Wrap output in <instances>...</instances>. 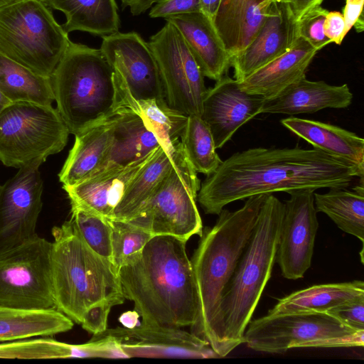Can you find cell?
<instances>
[{
    "mask_svg": "<svg viewBox=\"0 0 364 364\" xmlns=\"http://www.w3.org/2000/svg\"><path fill=\"white\" fill-rule=\"evenodd\" d=\"M363 176L353 165L315 148L256 147L223 161L196 198L206 214L218 215L226 205L253 196L346 188Z\"/></svg>",
    "mask_w": 364,
    "mask_h": 364,
    "instance_id": "6da1fadb",
    "label": "cell"
},
{
    "mask_svg": "<svg viewBox=\"0 0 364 364\" xmlns=\"http://www.w3.org/2000/svg\"><path fill=\"white\" fill-rule=\"evenodd\" d=\"M186 242L156 235L139 257L118 269L125 299L146 324L183 328L194 326L198 299Z\"/></svg>",
    "mask_w": 364,
    "mask_h": 364,
    "instance_id": "7a4b0ae2",
    "label": "cell"
},
{
    "mask_svg": "<svg viewBox=\"0 0 364 364\" xmlns=\"http://www.w3.org/2000/svg\"><path fill=\"white\" fill-rule=\"evenodd\" d=\"M267 195L251 196L235 211L223 209L213 227L203 228L191 259L198 299V316L193 333L208 341L219 357L225 356L220 316L223 294Z\"/></svg>",
    "mask_w": 364,
    "mask_h": 364,
    "instance_id": "3957f363",
    "label": "cell"
},
{
    "mask_svg": "<svg viewBox=\"0 0 364 364\" xmlns=\"http://www.w3.org/2000/svg\"><path fill=\"white\" fill-rule=\"evenodd\" d=\"M50 272L55 308L80 324L90 307L125 299L118 270L86 244L70 219L51 230Z\"/></svg>",
    "mask_w": 364,
    "mask_h": 364,
    "instance_id": "277c9868",
    "label": "cell"
},
{
    "mask_svg": "<svg viewBox=\"0 0 364 364\" xmlns=\"http://www.w3.org/2000/svg\"><path fill=\"white\" fill-rule=\"evenodd\" d=\"M284 204L269 193L223 294L220 316L225 356L244 343L251 321L276 262Z\"/></svg>",
    "mask_w": 364,
    "mask_h": 364,
    "instance_id": "5b68a950",
    "label": "cell"
},
{
    "mask_svg": "<svg viewBox=\"0 0 364 364\" xmlns=\"http://www.w3.org/2000/svg\"><path fill=\"white\" fill-rule=\"evenodd\" d=\"M50 78L56 109L75 136L123 109L114 71L100 49L71 41Z\"/></svg>",
    "mask_w": 364,
    "mask_h": 364,
    "instance_id": "8992f818",
    "label": "cell"
},
{
    "mask_svg": "<svg viewBox=\"0 0 364 364\" xmlns=\"http://www.w3.org/2000/svg\"><path fill=\"white\" fill-rule=\"evenodd\" d=\"M71 41L46 0H16L0 7V53L51 77Z\"/></svg>",
    "mask_w": 364,
    "mask_h": 364,
    "instance_id": "52a82bcc",
    "label": "cell"
},
{
    "mask_svg": "<svg viewBox=\"0 0 364 364\" xmlns=\"http://www.w3.org/2000/svg\"><path fill=\"white\" fill-rule=\"evenodd\" d=\"M244 343L267 353L294 348L363 347L364 330L350 328L328 312L267 314L249 322Z\"/></svg>",
    "mask_w": 364,
    "mask_h": 364,
    "instance_id": "ba28073f",
    "label": "cell"
},
{
    "mask_svg": "<svg viewBox=\"0 0 364 364\" xmlns=\"http://www.w3.org/2000/svg\"><path fill=\"white\" fill-rule=\"evenodd\" d=\"M200 187L197 172L186 158L181 144L168 174L136 214L125 221L153 236L169 235L187 242L193 235H200L203 230L196 203Z\"/></svg>",
    "mask_w": 364,
    "mask_h": 364,
    "instance_id": "9c48e42d",
    "label": "cell"
},
{
    "mask_svg": "<svg viewBox=\"0 0 364 364\" xmlns=\"http://www.w3.org/2000/svg\"><path fill=\"white\" fill-rule=\"evenodd\" d=\"M70 132L57 109L32 102H11L0 113V161L21 166L57 154Z\"/></svg>",
    "mask_w": 364,
    "mask_h": 364,
    "instance_id": "30bf717a",
    "label": "cell"
},
{
    "mask_svg": "<svg viewBox=\"0 0 364 364\" xmlns=\"http://www.w3.org/2000/svg\"><path fill=\"white\" fill-rule=\"evenodd\" d=\"M51 242L41 237L0 255V305L27 309L55 308Z\"/></svg>",
    "mask_w": 364,
    "mask_h": 364,
    "instance_id": "8fae6325",
    "label": "cell"
},
{
    "mask_svg": "<svg viewBox=\"0 0 364 364\" xmlns=\"http://www.w3.org/2000/svg\"><path fill=\"white\" fill-rule=\"evenodd\" d=\"M148 43L159 67L168 106L187 116L200 117L207 91L204 76L181 33L166 21Z\"/></svg>",
    "mask_w": 364,
    "mask_h": 364,
    "instance_id": "7c38bea8",
    "label": "cell"
},
{
    "mask_svg": "<svg viewBox=\"0 0 364 364\" xmlns=\"http://www.w3.org/2000/svg\"><path fill=\"white\" fill-rule=\"evenodd\" d=\"M36 159L18 168L0 188V255L38 237L36 224L42 209L43 180Z\"/></svg>",
    "mask_w": 364,
    "mask_h": 364,
    "instance_id": "4fadbf2b",
    "label": "cell"
},
{
    "mask_svg": "<svg viewBox=\"0 0 364 364\" xmlns=\"http://www.w3.org/2000/svg\"><path fill=\"white\" fill-rule=\"evenodd\" d=\"M102 39V54L136 101L165 100L156 58L139 33L117 31Z\"/></svg>",
    "mask_w": 364,
    "mask_h": 364,
    "instance_id": "5bb4252c",
    "label": "cell"
},
{
    "mask_svg": "<svg viewBox=\"0 0 364 364\" xmlns=\"http://www.w3.org/2000/svg\"><path fill=\"white\" fill-rule=\"evenodd\" d=\"M314 193L292 192L284 203L276 262L287 279L302 278L311 264L318 228Z\"/></svg>",
    "mask_w": 364,
    "mask_h": 364,
    "instance_id": "9a60e30c",
    "label": "cell"
},
{
    "mask_svg": "<svg viewBox=\"0 0 364 364\" xmlns=\"http://www.w3.org/2000/svg\"><path fill=\"white\" fill-rule=\"evenodd\" d=\"M114 338L127 358L132 357L220 358L208 341L181 328L140 323L132 328L106 329Z\"/></svg>",
    "mask_w": 364,
    "mask_h": 364,
    "instance_id": "2e32d148",
    "label": "cell"
},
{
    "mask_svg": "<svg viewBox=\"0 0 364 364\" xmlns=\"http://www.w3.org/2000/svg\"><path fill=\"white\" fill-rule=\"evenodd\" d=\"M264 101L242 90L239 82L226 75L207 89L200 117L211 132L215 148L223 147L241 126L260 114Z\"/></svg>",
    "mask_w": 364,
    "mask_h": 364,
    "instance_id": "e0dca14e",
    "label": "cell"
},
{
    "mask_svg": "<svg viewBox=\"0 0 364 364\" xmlns=\"http://www.w3.org/2000/svg\"><path fill=\"white\" fill-rule=\"evenodd\" d=\"M299 37V23L289 3L274 1L270 14L252 41L232 58L235 79L242 82L289 50Z\"/></svg>",
    "mask_w": 364,
    "mask_h": 364,
    "instance_id": "ac0fdd59",
    "label": "cell"
},
{
    "mask_svg": "<svg viewBox=\"0 0 364 364\" xmlns=\"http://www.w3.org/2000/svg\"><path fill=\"white\" fill-rule=\"evenodd\" d=\"M156 150L129 166L106 170L73 186H63L70 205L112 220L114 209L127 186Z\"/></svg>",
    "mask_w": 364,
    "mask_h": 364,
    "instance_id": "d6986e66",
    "label": "cell"
},
{
    "mask_svg": "<svg viewBox=\"0 0 364 364\" xmlns=\"http://www.w3.org/2000/svg\"><path fill=\"white\" fill-rule=\"evenodd\" d=\"M166 21L181 33L204 77L218 81L225 75L232 58L213 22L204 14H179Z\"/></svg>",
    "mask_w": 364,
    "mask_h": 364,
    "instance_id": "ffe728a7",
    "label": "cell"
},
{
    "mask_svg": "<svg viewBox=\"0 0 364 364\" xmlns=\"http://www.w3.org/2000/svg\"><path fill=\"white\" fill-rule=\"evenodd\" d=\"M318 52L307 41L299 37L289 50L239 82L240 87L264 100L275 97L306 76Z\"/></svg>",
    "mask_w": 364,
    "mask_h": 364,
    "instance_id": "44dd1931",
    "label": "cell"
},
{
    "mask_svg": "<svg viewBox=\"0 0 364 364\" xmlns=\"http://www.w3.org/2000/svg\"><path fill=\"white\" fill-rule=\"evenodd\" d=\"M353 97L347 84L331 85L304 76L278 96L264 100L261 113L293 115L325 108L343 109L351 104Z\"/></svg>",
    "mask_w": 364,
    "mask_h": 364,
    "instance_id": "7402d4cb",
    "label": "cell"
},
{
    "mask_svg": "<svg viewBox=\"0 0 364 364\" xmlns=\"http://www.w3.org/2000/svg\"><path fill=\"white\" fill-rule=\"evenodd\" d=\"M274 0H220L213 26L232 58L252 41Z\"/></svg>",
    "mask_w": 364,
    "mask_h": 364,
    "instance_id": "603a6c76",
    "label": "cell"
},
{
    "mask_svg": "<svg viewBox=\"0 0 364 364\" xmlns=\"http://www.w3.org/2000/svg\"><path fill=\"white\" fill-rule=\"evenodd\" d=\"M161 146L140 113L123 108L117 114L112 141L104 162L95 174L137 162Z\"/></svg>",
    "mask_w": 364,
    "mask_h": 364,
    "instance_id": "cb8c5ba5",
    "label": "cell"
},
{
    "mask_svg": "<svg viewBox=\"0 0 364 364\" xmlns=\"http://www.w3.org/2000/svg\"><path fill=\"white\" fill-rule=\"evenodd\" d=\"M117 114L75 135L58 174L63 186L75 185L100 169L112 141Z\"/></svg>",
    "mask_w": 364,
    "mask_h": 364,
    "instance_id": "d4e9b609",
    "label": "cell"
},
{
    "mask_svg": "<svg viewBox=\"0 0 364 364\" xmlns=\"http://www.w3.org/2000/svg\"><path fill=\"white\" fill-rule=\"evenodd\" d=\"M282 124L314 148L355 166L364 173V139L331 124L290 117Z\"/></svg>",
    "mask_w": 364,
    "mask_h": 364,
    "instance_id": "484cf974",
    "label": "cell"
},
{
    "mask_svg": "<svg viewBox=\"0 0 364 364\" xmlns=\"http://www.w3.org/2000/svg\"><path fill=\"white\" fill-rule=\"evenodd\" d=\"M74 322L55 308L27 309L0 305V343L67 332Z\"/></svg>",
    "mask_w": 364,
    "mask_h": 364,
    "instance_id": "4316f807",
    "label": "cell"
},
{
    "mask_svg": "<svg viewBox=\"0 0 364 364\" xmlns=\"http://www.w3.org/2000/svg\"><path fill=\"white\" fill-rule=\"evenodd\" d=\"M360 299H364L363 281L318 284L294 291L279 299L268 314L323 313Z\"/></svg>",
    "mask_w": 364,
    "mask_h": 364,
    "instance_id": "83f0119b",
    "label": "cell"
},
{
    "mask_svg": "<svg viewBox=\"0 0 364 364\" xmlns=\"http://www.w3.org/2000/svg\"><path fill=\"white\" fill-rule=\"evenodd\" d=\"M48 6L62 11L66 33L79 31L97 36L119 31L120 19L115 0H46Z\"/></svg>",
    "mask_w": 364,
    "mask_h": 364,
    "instance_id": "f1b7e54d",
    "label": "cell"
},
{
    "mask_svg": "<svg viewBox=\"0 0 364 364\" xmlns=\"http://www.w3.org/2000/svg\"><path fill=\"white\" fill-rule=\"evenodd\" d=\"M181 144L180 141L173 149H166L162 146L156 149L127 186L114 209L113 219L129 220L136 214L173 166Z\"/></svg>",
    "mask_w": 364,
    "mask_h": 364,
    "instance_id": "f546056e",
    "label": "cell"
},
{
    "mask_svg": "<svg viewBox=\"0 0 364 364\" xmlns=\"http://www.w3.org/2000/svg\"><path fill=\"white\" fill-rule=\"evenodd\" d=\"M0 90L11 102L50 106L55 101L50 77L40 75L1 53Z\"/></svg>",
    "mask_w": 364,
    "mask_h": 364,
    "instance_id": "4dcf8cb0",
    "label": "cell"
},
{
    "mask_svg": "<svg viewBox=\"0 0 364 364\" xmlns=\"http://www.w3.org/2000/svg\"><path fill=\"white\" fill-rule=\"evenodd\" d=\"M317 212L327 215L343 232L364 241V194L345 188L314 193Z\"/></svg>",
    "mask_w": 364,
    "mask_h": 364,
    "instance_id": "1f68e13d",
    "label": "cell"
},
{
    "mask_svg": "<svg viewBox=\"0 0 364 364\" xmlns=\"http://www.w3.org/2000/svg\"><path fill=\"white\" fill-rule=\"evenodd\" d=\"M127 107L140 113L164 148L173 149L181 141L188 116L169 107L166 100L136 101L130 97Z\"/></svg>",
    "mask_w": 364,
    "mask_h": 364,
    "instance_id": "d6a6232c",
    "label": "cell"
},
{
    "mask_svg": "<svg viewBox=\"0 0 364 364\" xmlns=\"http://www.w3.org/2000/svg\"><path fill=\"white\" fill-rule=\"evenodd\" d=\"M91 356L88 342L83 344H69L49 336L0 343V358L50 359Z\"/></svg>",
    "mask_w": 364,
    "mask_h": 364,
    "instance_id": "836d02e7",
    "label": "cell"
},
{
    "mask_svg": "<svg viewBox=\"0 0 364 364\" xmlns=\"http://www.w3.org/2000/svg\"><path fill=\"white\" fill-rule=\"evenodd\" d=\"M181 141L186 158L197 173L208 176L223 161L216 152L211 132L200 116H188Z\"/></svg>",
    "mask_w": 364,
    "mask_h": 364,
    "instance_id": "e575fe53",
    "label": "cell"
},
{
    "mask_svg": "<svg viewBox=\"0 0 364 364\" xmlns=\"http://www.w3.org/2000/svg\"><path fill=\"white\" fill-rule=\"evenodd\" d=\"M108 220L112 228V262L118 270L136 260L153 235L128 221Z\"/></svg>",
    "mask_w": 364,
    "mask_h": 364,
    "instance_id": "d590c367",
    "label": "cell"
},
{
    "mask_svg": "<svg viewBox=\"0 0 364 364\" xmlns=\"http://www.w3.org/2000/svg\"><path fill=\"white\" fill-rule=\"evenodd\" d=\"M70 219L90 249L112 263V228L108 219L74 205H71Z\"/></svg>",
    "mask_w": 364,
    "mask_h": 364,
    "instance_id": "8d00e7d4",
    "label": "cell"
},
{
    "mask_svg": "<svg viewBox=\"0 0 364 364\" xmlns=\"http://www.w3.org/2000/svg\"><path fill=\"white\" fill-rule=\"evenodd\" d=\"M328 11L321 6L309 11L298 21L299 36L318 51L331 43L323 31V23Z\"/></svg>",
    "mask_w": 364,
    "mask_h": 364,
    "instance_id": "74e56055",
    "label": "cell"
},
{
    "mask_svg": "<svg viewBox=\"0 0 364 364\" xmlns=\"http://www.w3.org/2000/svg\"><path fill=\"white\" fill-rule=\"evenodd\" d=\"M201 12L200 0H157L151 7V18H167L179 14Z\"/></svg>",
    "mask_w": 364,
    "mask_h": 364,
    "instance_id": "f35d334b",
    "label": "cell"
},
{
    "mask_svg": "<svg viewBox=\"0 0 364 364\" xmlns=\"http://www.w3.org/2000/svg\"><path fill=\"white\" fill-rule=\"evenodd\" d=\"M328 313L350 328L364 330V299L344 304Z\"/></svg>",
    "mask_w": 364,
    "mask_h": 364,
    "instance_id": "ab89813d",
    "label": "cell"
},
{
    "mask_svg": "<svg viewBox=\"0 0 364 364\" xmlns=\"http://www.w3.org/2000/svg\"><path fill=\"white\" fill-rule=\"evenodd\" d=\"M114 306L112 302H103L88 309L80 323L82 328L93 335L105 331L107 328L109 314Z\"/></svg>",
    "mask_w": 364,
    "mask_h": 364,
    "instance_id": "60d3db41",
    "label": "cell"
},
{
    "mask_svg": "<svg viewBox=\"0 0 364 364\" xmlns=\"http://www.w3.org/2000/svg\"><path fill=\"white\" fill-rule=\"evenodd\" d=\"M323 31L331 43L341 45L347 34L343 14L328 11L323 23Z\"/></svg>",
    "mask_w": 364,
    "mask_h": 364,
    "instance_id": "b9f144b4",
    "label": "cell"
},
{
    "mask_svg": "<svg viewBox=\"0 0 364 364\" xmlns=\"http://www.w3.org/2000/svg\"><path fill=\"white\" fill-rule=\"evenodd\" d=\"M363 1L364 0H346L343 14L347 33L353 27L358 18L363 15Z\"/></svg>",
    "mask_w": 364,
    "mask_h": 364,
    "instance_id": "7bdbcfd3",
    "label": "cell"
},
{
    "mask_svg": "<svg viewBox=\"0 0 364 364\" xmlns=\"http://www.w3.org/2000/svg\"><path fill=\"white\" fill-rule=\"evenodd\" d=\"M324 0H290L289 4L297 21L309 11L321 6Z\"/></svg>",
    "mask_w": 364,
    "mask_h": 364,
    "instance_id": "ee69618b",
    "label": "cell"
},
{
    "mask_svg": "<svg viewBox=\"0 0 364 364\" xmlns=\"http://www.w3.org/2000/svg\"><path fill=\"white\" fill-rule=\"evenodd\" d=\"M157 0H120L124 8H129L133 16H139L155 4Z\"/></svg>",
    "mask_w": 364,
    "mask_h": 364,
    "instance_id": "f6af8a7d",
    "label": "cell"
},
{
    "mask_svg": "<svg viewBox=\"0 0 364 364\" xmlns=\"http://www.w3.org/2000/svg\"><path fill=\"white\" fill-rule=\"evenodd\" d=\"M201 12L212 22L219 7L220 0H200Z\"/></svg>",
    "mask_w": 364,
    "mask_h": 364,
    "instance_id": "bcb514c9",
    "label": "cell"
},
{
    "mask_svg": "<svg viewBox=\"0 0 364 364\" xmlns=\"http://www.w3.org/2000/svg\"><path fill=\"white\" fill-rule=\"evenodd\" d=\"M139 314L135 311H128L122 313L119 318V322L123 325V327L127 328H132L139 325Z\"/></svg>",
    "mask_w": 364,
    "mask_h": 364,
    "instance_id": "7dc6e473",
    "label": "cell"
},
{
    "mask_svg": "<svg viewBox=\"0 0 364 364\" xmlns=\"http://www.w3.org/2000/svg\"><path fill=\"white\" fill-rule=\"evenodd\" d=\"M11 102L3 95L0 90V113Z\"/></svg>",
    "mask_w": 364,
    "mask_h": 364,
    "instance_id": "c3c4849f",
    "label": "cell"
},
{
    "mask_svg": "<svg viewBox=\"0 0 364 364\" xmlns=\"http://www.w3.org/2000/svg\"><path fill=\"white\" fill-rule=\"evenodd\" d=\"M16 0H0V7L6 4H9L11 2H14Z\"/></svg>",
    "mask_w": 364,
    "mask_h": 364,
    "instance_id": "681fc988",
    "label": "cell"
},
{
    "mask_svg": "<svg viewBox=\"0 0 364 364\" xmlns=\"http://www.w3.org/2000/svg\"><path fill=\"white\" fill-rule=\"evenodd\" d=\"M274 1H277V2H287L289 3L290 0H274Z\"/></svg>",
    "mask_w": 364,
    "mask_h": 364,
    "instance_id": "f907efd6",
    "label": "cell"
},
{
    "mask_svg": "<svg viewBox=\"0 0 364 364\" xmlns=\"http://www.w3.org/2000/svg\"><path fill=\"white\" fill-rule=\"evenodd\" d=\"M1 186H0V188H1Z\"/></svg>",
    "mask_w": 364,
    "mask_h": 364,
    "instance_id": "816d5d0a",
    "label": "cell"
}]
</instances>
